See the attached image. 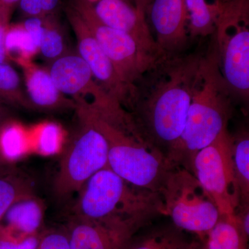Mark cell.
Wrapping results in <instances>:
<instances>
[{
    "label": "cell",
    "mask_w": 249,
    "mask_h": 249,
    "mask_svg": "<svg viewBox=\"0 0 249 249\" xmlns=\"http://www.w3.org/2000/svg\"><path fill=\"white\" fill-rule=\"evenodd\" d=\"M202 55H164L135 85L129 115L166 159L184 128Z\"/></svg>",
    "instance_id": "cell-1"
},
{
    "label": "cell",
    "mask_w": 249,
    "mask_h": 249,
    "mask_svg": "<svg viewBox=\"0 0 249 249\" xmlns=\"http://www.w3.org/2000/svg\"><path fill=\"white\" fill-rule=\"evenodd\" d=\"M79 192L78 219L104 228L124 245L152 218L165 215L160 193L127 183L108 167L94 174Z\"/></svg>",
    "instance_id": "cell-2"
},
{
    "label": "cell",
    "mask_w": 249,
    "mask_h": 249,
    "mask_svg": "<svg viewBox=\"0 0 249 249\" xmlns=\"http://www.w3.org/2000/svg\"><path fill=\"white\" fill-rule=\"evenodd\" d=\"M232 96L221 73L213 47L202 55L184 128L167 156L171 168L182 167L191 172L196 154L227 129Z\"/></svg>",
    "instance_id": "cell-3"
},
{
    "label": "cell",
    "mask_w": 249,
    "mask_h": 249,
    "mask_svg": "<svg viewBox=\"0 0 249 249\" xmlns=\"http://www.w3.org/2000/svg\"><path fill=\"white\" fill-rule=\"evenodd\" d=\"M76 109L86 116L107 140L108 168L127 183L160 194L172 168L165 155L142 137L133 123L113 124L85 105H78Z\"/></svg>",
    "instance_id": "cell-4"
},
{
    "label": "cell",
    "mask_w": 249,
    "mask_h": 249,
    "mask_svg": "<svg viewBox=\"0 0 249 249\" xmlns=\"http://www.w3.org/2000/svg\"><path fill=\"white\" fill-rule=\"evenodd\" d=\"M214 48L232 96H249V0H224L216 19Z\"/></svg>",
    "instance_id": "cell-5"
},
{
    "label": "cell",
    "mask_w": 249,
    "mask_h": 249,
    "mask_svg": "<svg viewBox=\"0 0 249 249\" xmlns=\"http://www.w3.org/2000/svg\"><path fill=\"white\" fill-rule=\"evenodd\" d=\"M160 195L165 215L174 226L202 242L220 217L217 206L191 171L174 167L165 176Z\"/></svg>",
    "instance_id": "cell-6"
},
{
    "label": "cell",
    "mask_w": 249,
    "mask_h": 249,
    "mask_svg": "<svg viewBox=\"0 0 249 249\" xmlns=\"http://www.w3.org/2000/svg\"><path fill=\"white\" fill-rule=\"evenodd\" d=\"M191 173L214 201L221 215L235 214L240 196L232 160V137L227 129L196 154Z\"/></svg>",
    "instance_id": "cell-7"
},
{
    "label": "cell",
    "mask_w": 249,
    "mask_h": 249,
    "mask_svg": "<svg viewBox=\"0 0 249 249\" xmlns=\"http://www.w3.org/2000/svg\"><path fill=\"white\" fill-rule=\"evenodd\" d=\"M105 53L110 59L121 79L130 87L139 80L162 56L149 53L132 36L101 22L85 0H70ZM166 55V54H165Z\"/></svg>",
    "instance_id": "cell-8"
},
{
    "label": "cell",
    "mask_w": 249,
    "mask_h": 249,
    "mask_svg": "<svg viewBox=\"0 0 249 249\" xmlns=\"http://www.w3.org/2000/svg\"><path fill=\"white\" fill-rule=\"evenodd\" d=\"M77 111L80 129L62 157L54 183L60 196L80 191L94 174L108 167L107 140L86 116Z\"/></svg>",
    "instance_id": "cell-9"
},
{
    "label": "cell",
    "mask_w": 249,
    "mask_h": 249,
    "mask_svg": "<svg viewBox=\"0 0 249 249\" xmlns=\"http://www.w3.org/2000/svg\"><path fill=\"white\" fill-rule=\"evenodd\" d=\"M49 73L60 92L76 105L86 106L108 121L124 120L128 111L98 85L89 67L78 53H67L51 62Z\"/></svg>",
    "instance_id": "cell-10"
},
{
    "label": "cell",
    "mask_w": 249,
    "mask_h": 249,
    "mask_svg": "<svg viewBox=\"0 0 249 249\" xmlns=\"http://www.w3.org/2000/svg\"><path fill=\"white\" fill-rule=\"evenodd\" d=\"M65 13L76 36L78 55L88 64L101 88L124 108L129 109L133 101L135 87L129 86L121 79L110 59L76 10L69 4Z\"/></svg>",
    "instance_id": "cell-11"
},
{
    "label": "cell",
    "mask_w": 249,
    "mask_h": 249,
    "mask_svg": "<svg viewBox=\"0 0 249 249\" xmlns=\"http://www.w3.org/2000/svg\"><path fill=\"white\" fill-rule=\"evenodd\" d=\"M147 15L163 53L179 55L185 50L190 37L184 0H147Z\"/></svg>",
    "instance_id": "cell-12"
},
{
    "label": "cell",
    "mask_w": 249,
    "mask_h": 249,
    "mask_svg": "<svg viewBox=\"0 0 249 249\" xmlns=\"http://www.w3.org/2000/svg\"><path fill=\"white\" fill-rule=\"evenodd\" d=\"M106 25L117 29L137 41L149 53L156 56L164 53L160 51L147 22L146 16L124 0H85Z\"/></svg>",
    "instance_id": "cell-13"
},
{
    "label": "cell",
    "mask_w": 249,
    "mask_h": 249,
    "mask_svg": "<svg viewBox=\"0 0 249 249\" xmlns=\"http://www.w3.org/2000/svg\"><path fill=\"white\" fill-rule=\"evenodd\" d=\"M16 62L22 67L27 96L35 109H76V103L60 92L48 70L36 65L31 59L20 58Z\"/></svg>",
    "instance_id": "cell-14"
},
{
    "label": "cell",
    "mask_w": 249,
    "mask_h": 249,
    "mask_svg": "<svg viewBox=\"0 0 249 249\" xmlns=\"http://www.w3.org/2000/svg\"><path fill=\"white\" fill-rule=\"evenodd\" d=\"M45 215L42 201L34 194L16 201L6 213L0 226L18 236L39 233Z\"/></svg>",
    "instance_id": "cell-15"
},
{
    "label": "cell",
    "mask_w": 249,
    "mask_h": 249,
    "mask_svg": "<svg viewBox=\"0 0 249 249\" xmlns=\"http://www.w3.org/2000/svg\"><path fill=\"white\" fill-rule=\"evenodd\" d=\"M67 236L71 249H119L124 245L104 228L78 218Z\"/></svg>",
    "instance_id": "cell-16"
},
{
    "label": "cell",
    "mask_w": 249,
    "mask_h": 249,
    "mask_svg": "<svg viewBox=\"0 0 249 249\" xmlns=\"http://www.w3.org/2000/svg\"><path fill=\"white\" fill-rule=\"evenodd\" d=\"M224 0H184L191 37L213 35L216 19Z\"/></svg>",
    "instance_id": "cell-17"
},
{
    "label": "cell",
    "mask_w": 249,
    "mask_h": 249,
    "mask_svg": "<svg viewBox=\"0 0 249 249\" xmlns=\"http://www.w3.org/2000/svg\"><path fill=\"white\" fill-rule=\"evenodd\" d=\"M249 237L235 214L221 215L204 241L206 249H247Z\"/></svg>",
    "instance_id": "cell-18"
},
{
    "label": "cell",
    "mask_w": 249,
    "mask_h": 249,
    "mask_svg": "<svg viewBox=\"0 0 249 249\" xmlns=\"http://www.w3.org/2000/svg\"><path fill=\"white\" fill-rule=\"evenodd\" d=\"M31 194L32 185L28 178L9 163L0 164V223L13 204Z\"/></svg>",
    "instance_id": "cell-19"
},
{
    "label": "cell",
    "mask_w": 249,
    "mask_h": 249,
    "mask_svg": "<svg viewBox=\"0 0 249 249\" xmlns=\"http://www.w3.org/2000/svg\"><path fill=\"white\" fill-rule=\"evenodd\" d=\"M191 235L175 226L165 228L147 235L132 249H197L203 242Z\"/></svg>",
    "instance_id": "cell-20"
},
{
    "label": "cell",
    "mask_w": 249,
    "mask_h": 249,
    "mask_svg": "<svg viewBox=\"0 0 249 249\" xmlns=\"http://www.w3.org/2000/svg\"><path fill=\"white\" fill-rule=\"evenodd\" d=\"M232 160L235 178L240 192V206L249 201V137L247 131H242L232 137Z\"/></svg>",
    "instance_id": "cell-21"
},
{
    "label": "cell",
    "mask_w": 249,
    "mask_h": 249,
    "mask_svg": "<svg viewBox=\"0 0 249 249\" xmlns=\"http://www.w3.org/2000/svg\"><path fill=\"white\" fill-rule=\"evenodd\" d=\"M0 101L18 107L35 109L23 89L20 77L9 62H0Z\"/></svg>",
    "instance_id": "cell-22"
},
{
    "label": "cell",
    "mask_w": 249,
    "mask_h": 249,
    "mask_svg": "<svg viewBox=\"0 0 249 249\" xmlns=\"http://www.w3.org/2000/svg\"><path fill=\"white\" fill-rule=\"evenodd\" d=\"M44 36L39 51L49 63L68 53L61 28L54 16L44 18Z\"/></svg>",
    "instance_id": "cell-23"
},
{
    "label": "cell",
    "mask_w": 249,
    "mask_h": 249,
    "mask_svg": "<svg viewBox=\"0 0 249 249\" xmlns=\"http://www.w3.org/2000/svg\"><path fill=\"white\" fill-rule=\"evenodd\" d=\"M26 147V137L22 127L10 120L0 127V154L6 163L21 157Z\"/></svg>",
    "instance_id": "cell-24"
},
{
    "label": "cell",
    "mask_w": 249,
    "mask_h": 249,
    "mask_svg": "<svg viewBox=\"0 0 249 249\" xmlns=\"http://www.w3.org/2000/svg\"><path fill=\"white\" fill-rule=\"evenodd\" d=\"M6 53L9 59H31L39 49L31 40L22 24L9 26L6 35Z\"/></svg>",
    "instance_id": "cell-25"
},
{
    "label": "cell",
    "mask_w": 249,
    "mask_h": 249,
    "mask_svg": "<svg viewBox=\"0 0 249 249\" xmlns=\"http://www.w3.org/2000/svg\"><path fill=\"white\" fill-rule=\"evenodd\" d=\"M37 150L45 155H53L60 149L62 142V131L54 123H47L41 125L36 132Z\"/></svg>",
    "instance_id": "cell-26"
},
{
    "label": "cell",
    "mask_w": 249,
    "mask_h": 249,
    "mask_svg": "<svg viewBox=\"0 0 249 249\" xmlns=\"http://www.w3.org/2000/svg\"><path fill=\"white\" fill-rule=\"evenodd\" d=\"M60 0H20L19 6L26 18H44L53 16L58 11Z\"/></svg>",
    "instance_id": "cell-27"
},
{
    "label": "cell",
    "mask_w": 249,
    "mask_h": 249,
    "mask_svg": "<svg viewBox=\"0 0 249 249\" xmlns=\"http://www.w3.org/2000/svg\"><path fill=\"white\" fill-rule=\"evenodd\" d=\"M41 235H14L0 226V249H38Z\"/></svg>",
    "instance_id": "cell-28"
},
{
    "label": "cell",
    "mask_w": 249,
    "mask_h": 249,
    "mask_svg": "<svg viewBox=\"0 0 249 249\" xmlns=\"http://www.w3.org/2000/svg\"><path fill=\"white\" fill-rule=\"evenodd\" d=\"M38 249H71L68 236L62 232L52 231L41 235Z\"/></svg>",
    "instance_id": "cell-29"
},
{
    "label": "cell",
    "mask_w": 249,
    "mask_h": 249,
    "mask_svg": "<svg viewBox=\"0 0 249 249\" xmlns=\"http://www.w3.org/2000/svg\"><path fill=\"white\" fill-rule=\"evenodd\" d=\"M22 24L31 40L39 49L45 30L43 19L37 18H27Z\"/></svg>",
    "instance_id": "cell-30"
},
{
    "label": "cell",
    "mask_w": 249,
    "mask_h": 249,
    "mask_svg": "<svg viewBox=\"0 0 249 249\" xmlns=\"http://www.w3.org/2000/svg\"><path fill=\"white\" fill-rule=\"evenodd\" d=\"M19 1L20 0H0V22L9 25L10 19Z\"/></svg>",
    "instance_id": "cell-31"
},
{
    "label": "cell",
    "mask_w": 249,
    "mask_h": 249,
    "mask_svg": "<svg viewBox=\"0 0 249 249\" xmlns=\"http://www.w3.org/2000/svg\"><path fill=\"white\" fill-rule=\"evenodd\" d=\"M10 25L0 22V62H9V57L6 53V32Z\"/></svg>",
    "instance_id": "cell-32"
},
{
    "label": "cell",
    "mask_w": 249,
    "mask_h": 249,
    "mask_svg": "<svg viewBox=\"0 0 249 249\" xmlns=\"http://www.w3.org/2000/svg\"><path fill=\"white\" fill-rule=\"evenodd\" d=\"M3 104L4 103L0 101V127L10 120L9 112Z\"/></svg>",
    "instance_id": "cell-33"
},
{
    "label": "cell",
    "mask_w": 249,
    "mask_h": 249,
    "mask_svg": "<svg viewBox=\"0 0 249 249\" xmlns=\"http://www.w3.org/2000/svg\"><path fill=\"white\" fill-rule=\"evenodd\" d=\"M127 2L129 3L133 6H135L140 11H143L145 14V7H146V4H145L144 0H124Z\"/></svg>",
    "instance_id": "cell-34"
},
{
    "label": "cell",
    "mask_w": 249,
    "mask_h": 249,
    "mask_svg": "<svg viewBox=\"0 0 249 249\" xmlns=\"http://www.w3.org/2000/svg\"><path fill=\"white\" fill-rule=\"evenodd\" d=\"M197 249H206V247H205L204 242H203L202 244L200 245V247H199Z\"/></svg>",
    "instance_id": "cell-35"
},
{
    "label": "cell",
    "mask_w": 249,
    "mask_h": 249,
    "mask_svg": "<svg viewBox=\"0 0 249 249\" xmlns=\"http://www.w3.org/2000/svg\"><path fill=\"white\" fill-rule=\"evenodd\" d=\"M4 163H6V162H5L4 160H3L2 157H1V154H0V164Z\"/></svg>",
    "instance_id": "cell-36"
},
{
    "label": "cell",
    "mask_w": 249,
    "mask_h": 249,
    "mask_svg": "<svg viewBox=\"0 0 249 249\" xmlns=\"http://www.w3.org/2000/svg\"><path fill=\"white\" fill-rule=\"evenodd\" d=\"M144 1H145V4H146V5H147V0H144Z\"/></svg>",
    "instance_id": "cell-37"
}]
</instances>
